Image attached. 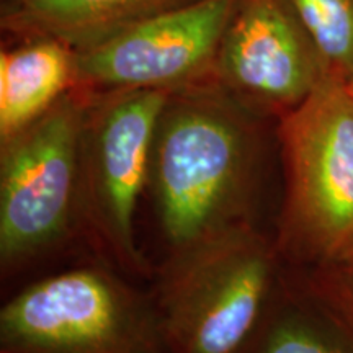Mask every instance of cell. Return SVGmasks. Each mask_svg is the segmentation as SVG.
Here are the masks:
<instances>
[{
  "label": "cell",
  "instance_id": "6",
  "mask_svg": "<svg viewBox=\"0 0 353 353\" xmlns=\"http://www.w3.org/2000/svg\"><path fill=\"white\" fill-rule=\"evenodd\" d=\"M88 90L72 88L41 118L0 143L3 273L79 232V167Z\"/></svg>",
  "mask_w": 353,
  "mask_h": 353
},
{
  "label": "cell",
  "instance_id": "14",
  "mask_svg": "<svg viewBox=\"0 0 353 353\" xmlns=\"http://www.w3.org/2000/svg\"><path fill=\"white\" fill-rule=\"evenodd\" d=\"M347 82H348V85H350V88H352V92H353V76H352L350 79H348V81H347Z\"/></svg>",
  "mask_w": 353,
  "mask_h": 353
},
{
  "label": "cell",
  "instance_id": "10",
  "mask_svg": "<svg viewBox=\"0 0 353 353\" xmlns=\"http://www.w3.org/2000/svg\"><path fill=\"white\" fill-rule=\"evenodd\" d=\"M76 51L37 41L0 54V143L25 130L76 88Z\"/></svg>",
  "mask_w": 353,
  "mask_h": 353
},
{
  "label": "cell",
  "instance_id": "8",
  "mask_svg": "<svg viewBox=\"0 0 353 353\" xmlns=\"http://www.w3.org/2000/svg\"><path fill=\"white\" fill-rule=\"evenodd\" d=\"M327 74L288 0H239L214 77L255 113L283 117Z\"/></svg>",
  "mask_w": 353,
  "mask_h": 353
},
{
  "label": "cell",
  "instance_id": "12",
  "mask_svg": "<svg viewBox=\"0 0 353 353\" xmlns=\"http://www.w3.org/2000/svg\"><path fill=\"white\" fill-rule=\"evenodd\" d=\"M327 72L353 76V0H288Z\"/></svg>",
  "mask_w": 353,
  "mask_h": 353
},
{
  "label": "cell",
  "instance_id": "4",
  "mask_svg": "<svg viewBox=\"0 0 353 353\" xmlns=\"http://www.w3.org/2000/svg\"><path fill=\"white\" fill-rule=\"evenodd\" d=\"M170 92H88L79 167V232L117 270L152 276L134 218L148 188L159 117Z\"/></svg>",
  "mask_w": 353,
  "mask_h": 353
},
{
  "label": "cell",
  "instance_id": "11",
  "mask_svg": "<svg viewBox=\"0 0 353 353\" xmlns=\"http://www.w3.org/2000/svg\"><path fill=\"white\" fill-rule=\"evenodd\" d=\"M183 0H17L7 23L37 38L63 41L74 51Z\"/></svg>",
  "mask_w": 353,
  "mask_h": 353
},
{
  "label": "cell",
  "instance_id": "9",
  "mask_svg": "<svg viewBox=\"0 0 353 353\" xmlns=\"http://www.w3.org/2000/svg\"><path fill=\"white\" fill-rule=\"evenodd\" d=\"M250 353H353V286L337 268L281 275Z\"/></svg>",
  "mask_w": 353,
  "mask_h": 353
},
{
  "label": "cell",
  "instance_id": "3",
  "mask_svg": "<svg viewBox=\"0 0 353 353\" xmlns=\"http://www.w3.org/2000/svg\"><path fill=\"white\" fill-rule=\"evenodd\" d=\"M285 200L276 245L281 259L341 268L353 257V92L327 72L278 130Z\"/></svg>",
  "mask_w": 353,
  "mask_h": 353
},
{
  "label": "cell",
  "instance_id": "13",
  "mask_svg": "<svg viewBox=\"0 0 353 353\" xmlns=\"http://www.w3.org/2000/svg\"><path fill=\"white\" fill-rule=\"evenodd\" d=\"M337 270H341L343 275H345V278L348 281H350V285L353 286V257L348 260V262L343 265V267H341V268H337Z\"/></svg>",
  "mask_w": 353,
  "mask_h": 353
},
{
  "label": "cell",
  "instance_id": "1",
  "mask_svg": "<svg viewBox=\"0 0 353 353\" xmlns=\"http://www.w3.org/2000/svg\"><path fill=\"white\" fill-rule=\"evenodd\" d=\"M262 154L257 113L218 79L170 92L148 179L169 250L255 223Z\"/></svg>",
  "mask_w": 353,
  "mask_h": 353
},
{
  "label": "cell",
  "instance_id": "2",
  "mask_svg": "<svg viewBox=\"0 0 353 353\" xmlns=\"http://www.w3.org/2000/svg\"><path fill=\"white\" fill-rule=\"evenodd\" d=\"M276 241L255 223L172 249L154 270L165 353H250L281 281Z\"/></svg>",
  "mask_w": 353,
  "mask_h": 353
},
{
  "label": "cell",
  "instance_id": "5",
  "mask_svg": "<svg viewBox=\"0 0 353 353\" xmlns=\"http://www.w3.org/2000/svg\"><path fill=\"white\" fill-rule=\"evenodd\" d=\"M0 353H165L152 294L117 268L44 276L0 309Z\"/></svg>",
  "mask_w": 353,
  "mask_h": 353
},
{
  "label": "cell",
  "instance_id": "7",
  "mask_svg": "<svg viewBox=\"0 0 353 353\" xmlns=\"http://www.w3.org/2000/svg\"><path fill=\"white\" fill-rule=\"evenodd\" d=\"M237 2H183L76 51V87L172 92L213 79Z\"/></svg>",
  "mask_w": 353,
  "mask_h": 353
}]
</instances>
